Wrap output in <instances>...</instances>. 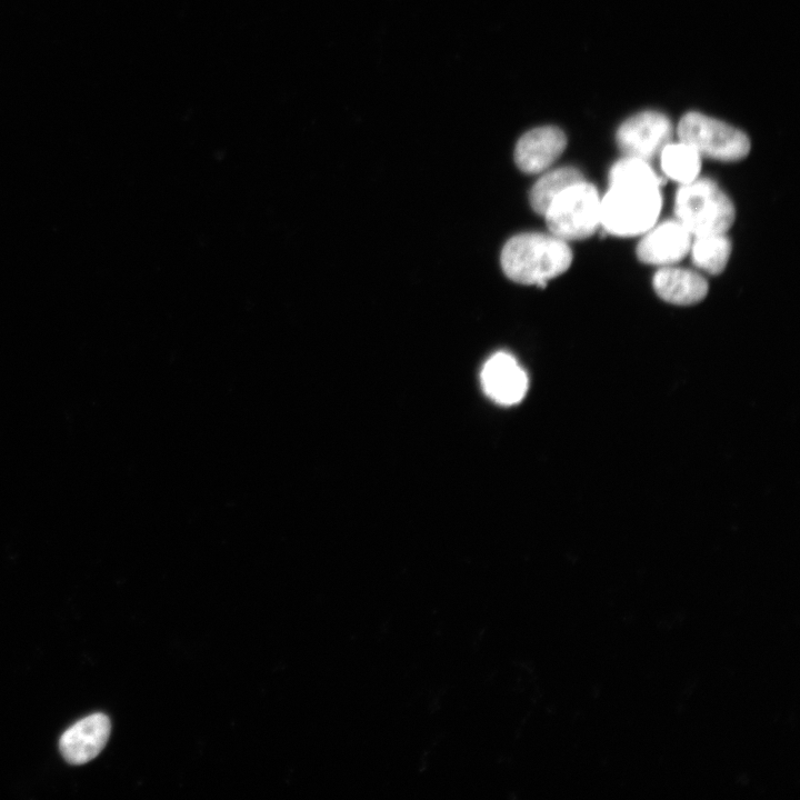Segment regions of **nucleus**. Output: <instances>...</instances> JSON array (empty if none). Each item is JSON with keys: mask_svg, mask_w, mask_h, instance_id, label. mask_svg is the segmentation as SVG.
Listing matches in <instances>:
<instances>
[{"mask_svg": "<svg viewBox=\"0 0 800 800\" xmlns=\"http://www.w3.org/2000/svg\"><path fill=\"white\" fill-rule=\"evenodd\" d=\"M572 252L567 241L540 232L509 239L500 254L504 274L514 282L544 288L547 281L567 271Z\"/></svg>", "mask_w": 800, "mask_h": 800, "instance_id": "1", "label": "nucleus"}, {"mask_svg": "<svg viewBox=\"0 0 800 800\" xmlns=\"http://www.w3.org/2000/svg\"><path fill=\"white\" fill-rule=\"evenodd\" d=\"M661 206L660 183H610L600 201V226L619 237L643 234L657 222Z\"/></svg>", "mask_w": 800, "mask_h": 800, "instance_id": "2", "label": "nucleus"}, {"mask_svg": "<svg viewBox=\"0 0 800 800\" xmlns=\"http://www.w3.org/2000/svg\"><path fill=\"white\" fill-rule=\"evenodd\" d=\"M677 220L693 236L726 233L734 221V207L710 179L681 184L674 200Z\"/></svg>", "mask_w": 800, "mask_h": 800, "instance_id": "3", "label": "nucleus"}, {"mask_svg": "<svg viewBox=\"0 0 800 800\" xmlns=\"http://www.w3.org/2000/svg\"><path fill=\"white\" fill-rule=\"evenodd\" d=\"M600 201L597 188L584 179L564 189L543 214L551 234L564 241L593 234L600 226Z\"/></svg>", "mask_w": 800, "mask_h": 800, "instance_id": "4", "label": "nucleus"}, {"mask_svg": "<svg viewBox=\"0 0 800 800\" xmlns=\"http://www.w3.org/2000/svg\"><path fill=\"white\" fill-rule=\"evenodd\" d=\"M677 132L680 141L691 146L701 157L737 161L750 151V140L744 132L700 112L686 113Z\"/></svg>", "mask_w": 800, "mask_h": 800, "instance_id": "5", "label": "nucleus"}, {"mask_svg": "<svg viewBox=\"0 0 800 800\" xmlns=\"http://www.w3.org/2000/svg\"><path fill=\"white\" fill-rule=\"evenodd\" d=\"M672 124L661 112L647 110L631 116L617 130L616 140L628 157L653 159L669 142Z\"/></svg>", "mask_w": 800, "mask_h": 800, "instance_id": "6", "label": "nucleus"}, {"mask_svg": "<svg viewBox=\"0 0 800 800\" xmlns=\"http://www.w3.org/2000/svg\"><path fill=\"white\" fill-rule=\"evenodd\" d=\"M691 236L678 220L654 223L638 243L637 256L648 264L672 266L690 251Z\"/></svg>", "mask_w": 800, "mask_h": 800, "instance_id": "7", "label": "nucleus"}, {"mask_svg": "<svg viewBox=\"0 0 800 800\" xmlns=\"http://www.w3.org/2000/svg\"><path fill=\"white\" fill-rule=\"evenodd\" d=\"M481 384L493 401L512 406L521 401L528 390V377L514 357L497 352L482 367Z\"/></svg>", "mask_w": 800, "mask_h": 800, "instance_id": "8", "label": "nucleus"}, {"mask_svg": "<svg viewBox=\"0 0 800 800\" xmlns=\"http://www.w3.org/2000/svg\"><path fill=\"white\" fill-rule=\"evenodd\" d=\"M110 731L111 723L106 714H90L63 732L59 741L60 752L71 764L87 763L104 748Z\"/></svg>", "mask_w": 800, "mask_h": 800, "instance_id": "9", "label": "nucleus"}, {"mask_svg": "<svg viewBox=\"0 0 800 800\" xmlns=\"http://www.w3.org/2000/svg\"><path fill=\"white\" fill-rule=\"evenodd\" d=\"M566 146V134L558 127L534 128L518 140L514 161L521 171L530 174L539 173L560 157Z\"/></svg>", "mask_w": 800, "mask_h": 800, "instance_id": "10", "label": "nucleus"}, {"mask_svg": "<svg viewBox=\"0 0 800 800\" xmlns=\"http://www.w3.org/2000/svg\"><path fill=\"white\" fill-rule=\"evenodd\" d=\"M652 286L664 301L683 306L699 302L708 292V283L702 276L672 266L660 268L653 276Z\"/></svg>", "mask_w": 800, "mask_h": 800, "instance_id": "11", "label": "nucleus"}, {"mask_svg": "<svg viewBox=\"0 0 800 800\" xmlns=\"http://www.w3.org/2000/svg\"><path fill=\"white\" fill-rule=\"evenodd\" d=\"M659 154L661 169L666 177L680 184L689 183L698 178L701 156L691 146L682 141L668 142Z\"/></svg>", "mask_w": 800, "mask_h": 800, "instance_id": "12", "label": "nucleus"}, {"mask_svg": "<svg viewBox=\"0 0 800 800\" xmlns=\"http://www.w3.org/2000/svg\"><path fill=\"white\" fill-rule=\"evenodd\" d=\"M580 180H583V176L573 167H562L548 171L536 181L530 190L529 201L532 209L543 216L558 194Z\"/></svg>", "mask_w": 800, "mask_h": 800, "instance_id": "13", "label": "nucleus"}, {"mask_svg": "<svg viewBox=\"0 0 800 800\" xmlns=\"http://www.w3.org/2000/svg\"><path fill=\"white\" fill-rule=\"evenodd\" d=\"M694 237L690 247L692 262L708 273L722 272L731 253L729 238L724 233H706Z\"/></svg>", "mask_w": 800, "mask_h": 800, "instance_id": "14", "label": "nucleus"}]
</instances>
